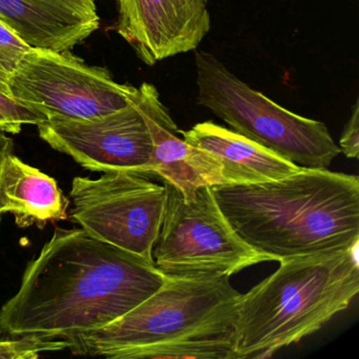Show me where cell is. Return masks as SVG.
Here are the masks:
<instances>
[{"mask_svg":"<svg viewBox=\"0 0 359 359\" xmlns=\"http://www.w3.org/2000/svg\"><path fill=\"white\" fill-rule=\"evenodd\" d=\"M147 119L152 136V161L148 174L177 188L186 198L201 187L222 184V165L215 157L178 137L180 130L153 86Z\"/></svg>","mask_w":359,"mask_h":359,"instance_id":"7c38bea8","label":"cell"},{"mask_svg":"<svg viewBox=\"0 0 359 359\" xmlns=\"http://www.w3.org/2000/svg\"><path fill=\"white\" fill-rule=\"evenodd\" d=\"M31 49L28 43L0 20V68L8 74H12Z\"/></svg>","mask_w":359,"mask_h":359,"instance_id":"e0dca14e","label":"cell"},{"mask_svg":"<svg viewBox=\"0 0 359 359\" xmlns=\"http://www.w3.org/2000/svg\"><path fill=\"white\" fill-rule=\"evenodd\" d=\"M47 121L43 113L0 92V131L18 134L22 126H37Z\"/></svg>","mask_w":359,"mask_h":359,"instance_id":"2e32d148","label":"cell"},{"mask_svg":"<svg viewBox=\"0 0 359 359\" xmlns=\"http://www.w3.org/2000/svg\"><path fill=\"white\" fill-rule=\"evenodd\" d=\"M197 104L231 130L295 165L327 169L340 154L325 123L306 118L250 88L213 54L195 52Z\"/></svg>","mask_w":359,"mask_h":359,"instance_id":"5b68a950","label":"cell"},{"mask_svg":"<svg viewBox=\"0 0 359 359\" xmlns=\"http://www.w3.org/2000/svg\"><path fill=\"white\" fill-rule=\"evenodd\" d=\"M9 76L10 75L8 73L0 68V92L6 94V95L11 96L9 90Z\"/></svg>","mask_w":359,"mask_h":359,"instance_id":"ffe728a7","label":"cell"},{"mask_svg":"<svg viewBox=\"0 0 359 359\" xmlns=\"http://www.w3.org/2000/svg\"><path fill=\"white\" fill-rule=\"evenodd\" d=\"M152 88L142 83L127 107L104 116L39 123V136L90 171L125 170L148 175L153 142L147 109Z\"/></svg>","mask_w":359,"mask_h":359,"instance_id":"9c48e42d","label":"cell"},{"mask_svg":"<svg viewBox=\"0 0 359 359\" xmlns=\"http://www.w3.org/2000/svg\"><path fill=\"white\" fill-rule=\"evenodd\" d=\"M69 203L53 177L13 153L6 158L0 172V211L14 214L18 226L67 219Z\"/></svg>","mask_w":359,"mask_h":359,"instance_id":"5bb4252c","label":"cell"},{"mask_svg":"<svg viewBox=\"0 0 359 359\" xmlns=\"http://www.w3.org/2000/svg\"><path fill=\"white\" fill-rule=\"evenodd\" d=\"M71 218L91 236L154 262L167 189L146 174L114 170L97 180L75 177Z\"/></svg>","mask_w":359,"mask_h":359,"instance_id":"ba28073f","label":"cell"},{"mask_svg":"<svg viewBox=\"0 0 359 359\" xmlns=\"http://www.w3.org/2000/svg\"><path fill=\"white\" fill-rule=\"evenodd\" d=\"M10 95L48 121H86L116 112L138 88L113 79L107 69L86 64L69 51L31 49L9 76Z\"/></svg>","mask_w":359,"mask_h":359,"instance_id":"52a82bcc","label":"cell"},{"mask_svg":"<svg viewBox=\"0 0 359 359\" xmlns=\"http://www.w3.org/2000/svg\"><path fill=\"white\" fill-rule=\"evenodd\" d=\"M209 0H118V34L147 66L196 51L211 30Z\"/></svg>","mask_w":359,"mask_h":359,"instance_id":"30bf717a","label":"cell"},{"mask_svg":"<svg viewBox=\"0 0 359 359\" xmlns=\"http://www.w3.org/2000/svg\"><path fill=\"white\" fill-rule=\"evenodd\" d=\"M340 152L348 158H358L359 155V102H355L352 114L342 130L339 138Z\"/></svg>","mask_w":359,"mask_h":359,"instance_id":"ac0fdd59","label":"cell"},{"mask_svg":"<svg viewBox=\"0 0 359 359\" xmlns=\"http://www.w3.org/2000/svg\"><path fill=\"white\" fill-rule=\"evenodd\" d=\"M211 190L234 232L272 262L358 247V176L302 167L281 180Z\"/></svg>","mask_w":359,"mask_h":359,"instance_id":"7a4b0ae2","label":"cell"},{"mask_svg":"<svg viewBox=\"0 0 359 359\" xmlns=\"http://www.w3.org/2000/svg\"><path fill=\"white\" fill-rule=\"evenodd\" d=\"M167 203L153 259L165 275L236 274L269 256L248 245L222 214L211 187L186 198L163 182Z\"/></svg>","mask_w":359,"mask_h":359,"instance_id":"8992f818","label":"cell"},{"mask_svg":"<svg viewBox=\"0 0 359 359\" xmlns=\"http://www.w3.org/2000/svg\"><path fill=\"white\" fill-rule=\"evenodd\" d=\"M0 20L33 49L70 51L95 32V0H0Z\"/></svg>","mask_w":359,"mask_h":359,"instance_id":"8fae6325","label":"cell"},{"mask_svg":"<svg viewBox=\"0 0 359 359\" xmlns=\"http://www.w3.org/2000/svg\"><path fill=\"white\" fill-rule=\"evenodd\" d=\"M154 294L102 329L65 338L73 354L109 359H236L241 293L226 274L167 275Z\"/></svg>","mask_w":359,"mask_h":359,"instance_id":"3957f363","label":"cell"},{"mask_svg":"<svg viewBox=\"0 0 359 359\" xmlns=\"http://www.w3.org/2000/svg\"><path fill=\"white\" fill-rule=\"evenodd\" d=\"M70 348L64 338L20 336L0 338V359H36L43 352H55Z\"/></svg>","mask_w":359,"mask_h":359,"instance_id":"9a60e30c","label":"cell"},{"mask_svg":"<svg viewBox=\"0 0 359 359\" xmlns=\"http://www.w3.org/2000/svg\"><path fill=\"white\" fill-rule=\"evenodd\" d=\"M155 262L91 236L56 228L0 309V335L68 338L117 320L167 279Z\"/></svg>","mask_w":359,"mask_h":359,"instance_id":"6da1fadb","label":"cell"},{"mask_svg":"<svg viewBox=\"0 0 359 359\" xmlns=\"http://www.w3.org/2000/svg\"><path fill=\"white\" fill-rule=\"evenodd\" d=\"M13 153V140L8 137L5 132L0 131V172L3 169L4 163L10 154ZM1 211H0V222H1Z\"/></svg>","mask_w":359,"mask_h":359,"instance_id":"d6986e66","label":"cell"},{"mask_svg":"<svg viewBox=\"0 0 359 359\" xmlns=\"http://www.w3.org/2000/svg\"><path fill=\"white\" fill-rule=\"evenodd\" d=\"M184 142L210 153L222 165V184H253L287 177L302 167L213 121L182 131Z\"/></svg>","mask_w":359,"mask_h":359,"instance_id":"4fadbf2b","label":"cell"},{"mask_svg":"<svg viewBox=\"0 0 359 359\" xmlns=\"http://www.w3.org/2000/svg\"><path fill=\"white\" fill-rule=\"evenodd\" d=\"M276 272L241 294L236 359L266 358L319 331L359 292L358 247L279 262Z\"/></svg>","mask_w":359,"mask_h":359,"instance_id":"277c9868","label":"cell"}]
</instances>
